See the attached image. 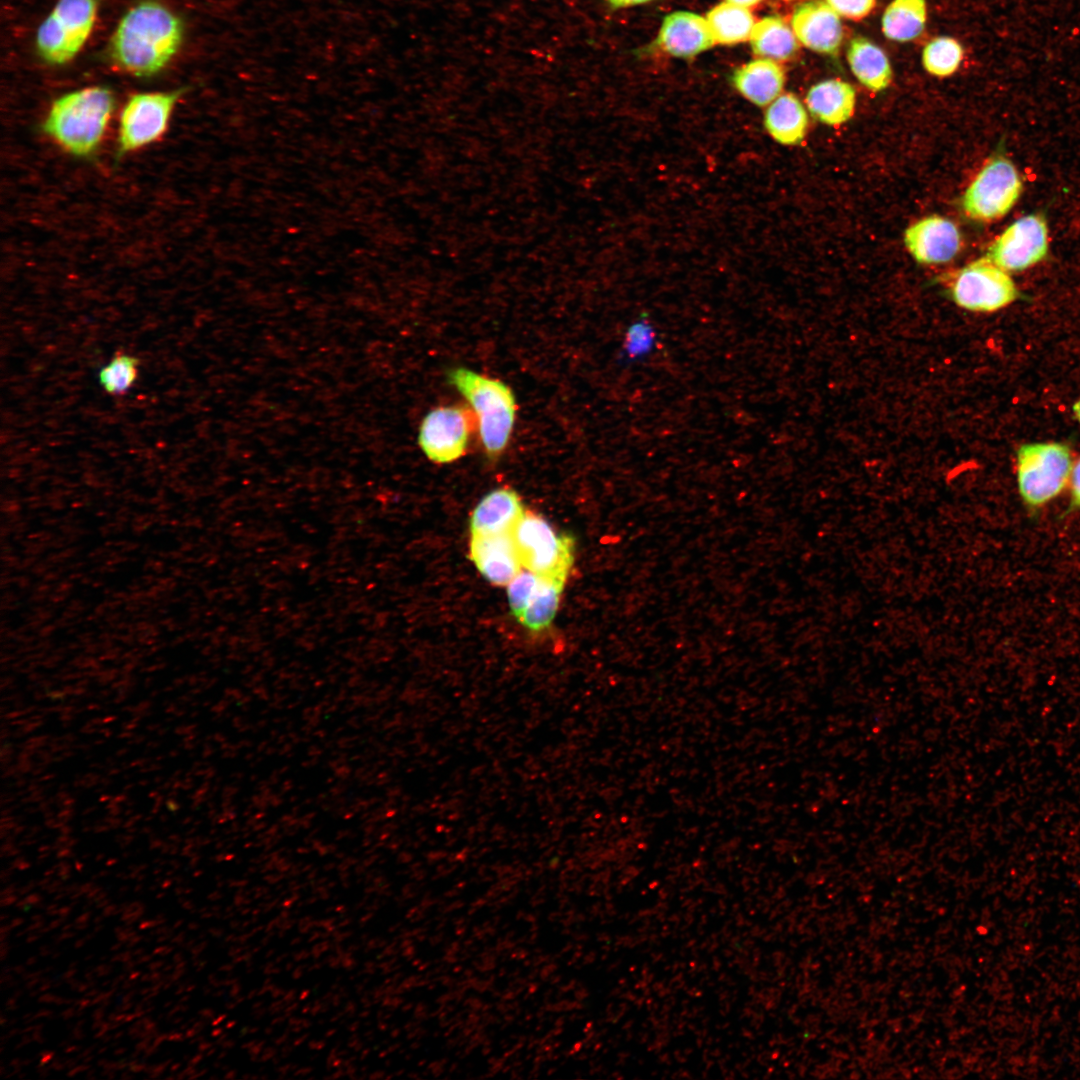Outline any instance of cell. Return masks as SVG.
I'll return each instance as SVG.
<instances>
[{"mask_svg": "<svg viewBox=\"0 0 1080 1080\" xmlns=\"http://www.w3.org/2000/svg\"><path fill=\"white\" fill-rule=\"evenodd\" d=\"M181 39L179 19L162 4L145 1L120 20L112 36L111 55L126 72L149 76L165 67Z\"/></svg>", "mask_w": 1080, "mask_h": 1080, "instance_id": "cell-1", "label": "cell"}, {"mask_svg": "<svg viewBox=\"0 0 1080 1080\" xmlns=\"http://www.w3.org/2000/svg\"><path fill=\"white\" fill-rule=\"evenodd\" d=\"M114 106V96L105 87L71 91L54 100L42 130L69 154L90 157L101 145Z\"/></svg>", "mask_w": 1080, "mask_h": 1080, "instance_id": "cell-2", "label": "cell"}, {"mask_svg": "<svg viewBox=\"0 0 1080 1080\" xmlns=\"http://www.w3.org/2000/svg\"><path fill=\"white\" fill-rule=\"evenodd\" d=\"M448 381L470 404L486 455L498 458L509 443L515 422L513 391L498 379L464 367L450 370Z\"/></svg>", "mask_w": 1080, "mask_h": 1080, "instance_id": "cell-3", "label": "cell"}, {"mask_svg": "<svg viewBox=\"0 0 1080 1080\" xmlns=\"http://www.w3.org/2000/svg\"><path fill=\"white\" fill-rule=\"evenodd\" d=\"M512 535L526 570L565 585L575 560L573 536L557 532L542 516L527 510Z\"/></svg>", "mask_w": 1080, "mask_h": 1080, "instance_id": "cell-4", "label": "cell"}, {"mask_svg": "<svg viewBox=\"0 0 1080 1080\" xmlns=\"http://www.w3.org/2000/svg\"><path fill=\"white\" fill-rule=\"evenodd\" d=\"M1069 448L1061 443H1030L1017 451V484L1023 501L1033 507L1058 496L1072 471Z\"/></svg>", "mask_w": 1080, "mask_h": 1080, "instance_id": "cell-5", "label": "cell"}, {"mask_svg": "<svg viewBox=\"0 0 1080 1080\" xmlns=\"http://www.w3.org/2000/svg\"><path fill=\"white\" fill-rule=\"evenodd\" d=\"M96 13V0H59L37 31L40 55L53 64L71 60L88 39Z\"/></svg>", "mask_w": 1080, "mask_h": 1080, "instance_id": "cell-6", "label": "cell"}, {"mask_svg": "<svg viewBox=\"0 0 1080 1080\" xmlns=\"http://www.w3.org/2000/svg\"><path fill=\"white\" fill-rule=\"evenodd\" d=\"M1023 189L1014 164L1003 156L988 161L962 197L966 215L981 222L1002 218L1015 205Z\"/></svg>", "mask_w": 1080, "mask_h": 1080, "instance_id": "cell-7", "label": "cell"}, {"mask_svg": "<svg viewBox=\"0 0 1080 1080\" xmlns=\"http://www.w3.org/2000/svg\"><path fill=\"white\" fill-rule=\"evenodd\" d=\"M180 95V90L132 95L125 103L119 119L117 158L159 140L168 128Z\"/></svg>", "mask_w": 1080, "mask_h": 1080, "instance_id": "cell-8", "label": "cell"}, {"mask_svg": "<svg viewBox=\"0 0 1080 1080\" xmlns=\"http://www.w3.org/2000/svg\"><path fill=\"white\" fill-rule=\"evenodd\" d=\"M950 293L952 300L961 308L974 312H994L1018 296V291L1007 271L988 257L975 260L954 277Z\"/></svg>", "mask_w": 1080, "mask_h": 1080, "instance_id": "cell-9", "label": "cell"}, {"mask_svg": "<svg viewBox=\"0 0 1080 1080\" xmlns=\"http://www.w3.org/2000/svg\"><path fill=\"white\" fill-rule=\"evenodd\" d=\"M475 424L473 411L466 407H437L423 418L418 444L432 462H454L465 454Z\"/></svg>", "mask_w": 1080, "mask_h": 1080, "instance_id": "cell-10", "label": "cell"}, {"mask_svg": "<svg viewBox=\"0 0 1080 1080\" xmlns=\"http://www.w3.org/2000/svg\"><path fill=\"white\" fill-rule=\"evenodd\" d=\"M1047 252L1046 221L1030 214L1007 227L993 242L987 257L1005 271H1022L1040 262Z\"/></svg>", "mask_w": 1080, "mask_h": 1080, "instance_id": "cell-11", "label": "cell"}, {"mask_svg": "<svg viewBox=\"0 0 1080 1080\" xmlns=\"http://www.w3.org/2000/svg\"><path fill=\"white\" fill-rule=\"evenodd\" d=\"M792 29L806 48L836 56L843 40L839 15L825 2L811 0L799 4L792 15Z\"/></svg>", "mask_w": 1080, "mask_h": 1080, "instance_id": "cell-12", "label": "cell"}, {"mask_svg": "<svg viewBox=\"0 0 1080 1080\" xmlns=\"http://www.w3.org/2000/svg\"><path fill=\"white\" fill-rule=\"evenodd\" d=\"M904 243L912 257L921 264H941L952 260L960 250L961 235L950 220L932 215L908 227Z\"/></svg>", "mask_w": 1080, "mask_h": 1080, "instance_id": "cell-13", "label": "cell"}, {"mask_svg": "<svg viewBox=\"0 0 1080 1080\" xmlns=\"http://www.w3.org/2000/svg\"><path fill=\"white\" fill-rule=\"evenodd\" d=\"M469 557L480 574L496 586H507L523 567L512 532L470 535Z\"/></svg>", "mask_w": 1080, "mask_h": 1080, "instance_id": "cell-14", "label": "cell"}, {"mask_svg": "<svg viewBox=\"0 0 1080 1080\" xmlns=\"http://www.w3.org/2000/svg\"><path fill=\"white\" fill-rule=\"evenodd\" d=\"M658 46L678 58L694 57L716 44L706 18L688 11L668 14L657 37Z\"/></svg>", "mask_w": 1080, "mask_h": 1080, "instance_id": "cell-15", "label": "cell"}, {"mask_svg": "<svg viewBox=\"0 0 1080 1080\" xmlns=\"http://www.w3.org/2000/svg\"><path fill=\"white\" fill-rule=\"evenodd\" d=\"M526 509L516 491L494 489L474 508L470 521L471 535H492L512 532Z\"/></svg>", "mask_w": 1080, "mask_h": 1080, "instance_id": "cell-16", "label": "cell"}, {"mask_svg": "<svg viewBox=\"0 0 1080 1080\" xmlns=\"http://www.w3.org/2000/svg\"><path fill=\"white\" fill-rule=\"evenodd\" d=\"M785 72L774 60L760 58L738 67L731 76L736 90L751 103L763 107L781 95Z\"/></svg>", "mask_w": 1080, "mask_h": 1080, "instance_id": "cell-17", "label": "cell"}, {"mask_svg": "<svg viewBox=\"0 0 1080 1080\" xmlns=\"http://www.w3.org/2000/svg\"><path fill=\"white\" fill-rule=\"evenodd\" d=\"M805 102L811 115L821 123L841 125L854 113L856 91L845 81L827 79L809 89Z\"/></svg>", "mask_w": 1080, "mask_h": 1080, "instance_id": "cell-18", "label": "cell"}, {"mask_svg": "<svg viewBox=\"0 0 1080 1080\" xmlns=\"http://www.w3.org/2000/svg\"><path fill=\"white\" fill-rule=\"evenodd\" d=\"M850 69L857 80L873 92L886 89L892 80V67L881 47L866 37H853L846 50Z\"/></svg>", "mask_w": 1080, "mask_h": 1080, "instance_id": "cell-19", "label": "cell"}, {"mask_svg": "<svg viewBox=\"0 0 1080 1080\" xmlns=\"http://www.w3.org/2000/svg\"><path fill=\"white\" fill-rule=\"evenodd\" d=\"M764 127L776 142L786 146L800 144L808 129V115L793 93L777 97L767 108Z\"/></svg>", "mask_w": 1080, "mask_h": 1080, "instance_id": "cell-20", "label": "cell"}, {"mask_svg": "<svg viewBox=\"0 0 1080 1080\" xmlns=\"http://www.w3.org/2000/svg\"><path fill=\"white\" fill-rule=\"evenodd\" d=\"M749 40L755 55L774 61L792 59L799 47L793 29L777 15L755 23Z\"/></svg>", "mask_w": 1080, "mask_h": 1080, "instance_id": "cell-21", "label": "cell"}, {"mask_svg": "<svg viewBox=\"0 0 1080 1080\" xmlns=\"http://www.w3.org/2000/svg\"><path fill=\"white\" fill-rule=\"evenodd\" d=\"M926 17L925 0H893L883 13L882 32L892 41H913L923 33Z\"/></svg>", "mask_w": 1080, "mask_h": 1080, "instance_id": "cell-22", "label": "cell"}, {"mask_svg": "<svg viewBox=\"0 0 1080 1080\" xmlns=\"http://www.w3.org/2000/svg\"><path fill=\"white\" fill-rule=\"evenodd\" d=\"M706 20L715 42L722 45L746 41L755 25V18L748 8L727 1L713 7Z\"/></svg>", "mask_w": 1080, "mask_h": 1080, "instance_id": "cell-23", "label": "cell"}, {"mask_svg": "<svg viewBox=\"0 0 1080 1080\" xmlns=\"http://www.w3.org/2000/svg\"><path fill=\"white\" fill-rule=\"evenodd\" d=\"M563 588L564 584L541 577L538 587L517 620L532 632H540L549 627L558 610Z\"/></svg>", "mask_w": 1080, "mask_h": 1080, "instance_id": "cell-24", "label": "cell"}, {"mask_svg": "<svg viewBox=\"0 0 1080 1080\" xmlns=\"http://www.w3.org/2000/svg\"><path fill=\"white\" fill-rule=\"evenodd\" d=\"M963 53V48L956 39L940 36L932 39L924 47L922 64L929 74L947 77L959 68Z\"/></svg>", "mask_w": 1080, "mask_h": 1080, "instance_id": "cell-25", "label": "cell"}, {"mask_svg": "<svg viewBox=\"0 0 1080 1080\" xmlns=\"http://www.w3.org/2000/svg\"><path fill=\"white\" fill-rule=\"evenodd\" d=\"M138 365L137 357L119 352L99 371V383L108 394H125L137 379Z\"/></svg>", "mask_w": 1080, "mask_h": 1080, "instance_id": "cell-26", "label": "cell"}, {"mask_svg": "<svg viewBox=\"0 0 1080 1080\" xmlns=\"http://www.w3.org/2000/svg\"><path fill=\"white\" fill-rule=\"evenodd\" d=\"M656 334L653 326L641 317L628 328L623 345V358L634 362L646 357L654 349Z\"/></svg>", "mask_w": 1080, "mask_h": 1080, "instance_id": "cell-27", "label": "cell"}, {"mask_svg": "<svg viewBox=\"0 0 1080 1080\" xmlns=\"http://www.w3.org/2000/svg\"><path fill=\"white\" fill-rule=\"evenodd\" d=\"M541 577L530 572L521 571L508 585L507 597L513 616L518 619L525 609L530 597L538 587Z\"/></svg>", "mask_w": 1080, "mask_h": 1080, "instance_id": "cell-28", "label": "cell"}, {"mask_svg": "<svg viewBox=\"0 0 1080 1080\" xmlns=\"http://www.w3.org/2000/svg\"><path fill=\"white\" fill-rule=\"evenodd\" d=\"M838 14L852 20L866 17L875 7L876 0H825Z\"/></svg>", "mask_w": 1080, "mask_h": 1080, "instance_id": "cell-29", "label": "cell"}, {"mask_svg": "<svg viewBox=\"0 0 1080 1080\" xmlns=\"http://www.w3.org/2000/svg\"><path fill=\"white\" fill-rule=\"evenodd\" d=\"M1072 503L1080 507V459L1073 465L1070 475Z\"/></svg>", "mask_w": 1080, "mask_h": 1080, "instance_id": "cell-30", "label": "cell"}, {"mask_svg": "<svg viewBox=\"0 0 1080 1080\" xmlns=\"http://www.w3.org/2000/svg\"><path fill=\"white\" fill-rule=\"evenodd\" d=\"M653 0H606L607 4L612 9L627 8L635 5L645 4Z\"/></svg>", "mask_w": 1080, "mask_h": 1080, "instance_id": "cell-31", "label": "cell"}, {"mask_svg": "<svg viewBox=\"0 0 1080 1080\" xmlns=\"http://www.w3.org/2000/svg\"><path fill=\"white\" fill-rule=\"evenodd\" d=\"M726 1L730 2V3H733V4H736V5H739V6H742V7L749 8V7L755 6L756 4L760 3L762 0H726Z\"/></svg>", "mask_w": 1080, "mask_h": 1080, "instance_id": "cell-32", "label": "cell"}, {"mask_svg": "<svg viewBox=\"0 0 1080 1080\" xmlns=\"http://www.w3.org/2000/svg\"><path fill=\"white\" fill-rule=\"evenodd\" d=\"M1074 412H1075V415L1077 416L1078 420L1080 421V401H1078V402H1077V403L1075 404V406H1074Z\"/></svg>", "mask_w": 1080, "mask_h": 1080, "instance_id": "cell-33", "label": "cell"}]
</instances>
